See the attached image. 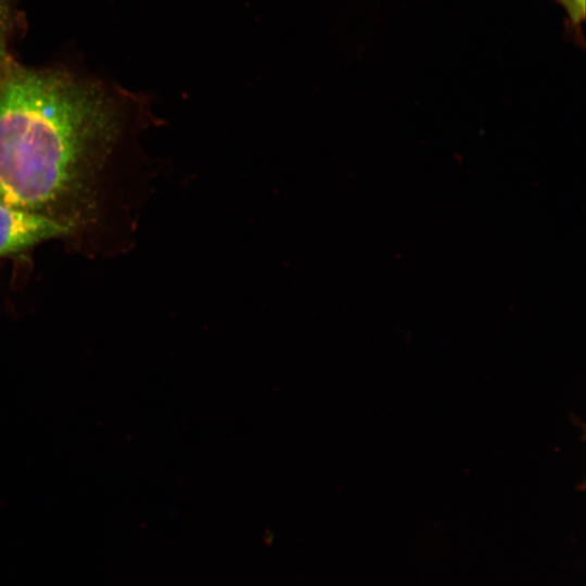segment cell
Here are the masks:
<instances>
[{"mask_svg": "<svg viewBox=\"0 0 586 586\" xmlns=\"http://www.w3.org/2000/svg\"><path fill=\"white\" fill-rule=\"evenodd\" d=\"M73 225L0 201V257L67 235Z\"/></svg>", "mask_w": 586, "mask_h": 586, "instance_id": "7a4b0ae2", "label": "cell"}, {"mask_svg": "<svg viewBox=\"0 0 586 586\" xmlns=\"http://www.w3.org/2000/svg\"><path fill=\"white\" fill-rule=\"evenodd\" d=\"M569 4L572 8V11L577 14V16L583 13L584 0H569Z\"/></svg>", "mask_w": 586, "mask_h": 586, "instance_id": "277c9868", "label": "cell"}, {"mask_svg": "<svg viewBox=\"0 0 586 586\" xmlns=\"http://www.w3.org/2000/svg\"><path fill=\"white\" fill-rule=\"evenodd\" d=\"M137 101L11 60L0 75V201L74 226Z\"/></svg>", "mask_w": 586, "mask_h": 586, "instance_id": "6da1fadb", "label": "cell"}, {"mask_svg": "<svg viewBox=\"0 0 586 586\" xmlns=\"http://www.w3.org/2000/svg\"><path fill=\"white\" fill-rule=\"evenodd\" d=\"M14 0H0V75L11 61L8 44L15 25Z\"/></svg>", "mask_w": 586, "mask_h": 586, "instance_id": "3957f363", "label": "cell"}]
</instances>
